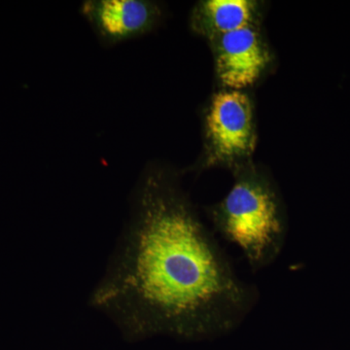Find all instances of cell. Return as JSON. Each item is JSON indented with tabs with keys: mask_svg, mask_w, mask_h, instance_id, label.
I'll list each match as a JSON object with an SVG mask.
<instances>
[{
	"mask_svg": "<svg viewBox=\"0 0 350 350\" xmlns=\"http://www.w3.org/2000/svg\"><path fill=\"white\" fill-rule=\"evenodd\" d=\"M169 165L145 167L128 222L90 304L138 334L209 337L234 330L258 301Z\"/></svg>",
	"mask_w": 350,
	"mask_h": 350,
	"instance_id": "cell-1",
	"label": "cell"
},
{
	"mask_svg": "<svg viewBox=\"0 0 350 350\" xmlns=\"http://www.w3.org/2000/svg\"><path fill=\"white\" fill-rule=\"evenodd\" d=\"M257 133L254 108L244 91L224 90L211 96L204 114V148L191 172L234 170L252 161Z\"/></svg>",
	"mask_w": 350,
	"mask_h": 350,
	"instance_id": "cell-3",
	"label": "cell"
},
{
	"mask_svg": "<svg viewBox=\"0 0 350 350\" xmlns=\"http://www.w3.org/2000/svg\"><path fill=\"white\" fill-rule=\"evenodd\" d=\"M261 4L253 0H202L190 14L191 31L207 42L222 34L260 25Z\"/></svg>",
	"mask_w": 350,
	"mask_h": 350,
	"instance_id": "cell-6",
	"label": "cell"
},
{
	"mask_svg": "<svg viewBox=\"0 0 350 350\" xmlns=\"http://www.w3.org/2000/svg\"><path fill=\"white\" fill-rule=\"evenodd\" d=\"M232 174V188L220 202L206 207V215L214 231L241 251L253 271H259L275 262L284 248V206L271 177L253 161Z\"/></svg>",
	"mask_w": 350,
	"mask_h": 350,
	"instance_id": "cell-2",
	"label": "cell"
},
{
	"mask_svg": "<svg viewBox=\"0 0 350 350\" xmlns=\"http://www.w3.org/2000/svg\"><path fill=\"white\" fill-rule=\"evenodd\" d=\"M80 13L107 47L150 33L165 16L162 4L150 0H86Z\"/></svg>",
	"mask_w": 350,
	"mask_h": 350,
	"instance_id": "cell-5",
	"label": "cell"
},
{
	"mask_svg": "<svg viewBox=\"0 0 350 350\" xmlns=\"http://www.w3.org/2000/svg\"><path fill=\"white\" fill-rule=\"evenodd\" d=\"M216 79L224 90L244 91L268 71L273 55L260 25H251L208 41Z\"/></svg>",
	"mask_w": 350,
	"mask_h": 350,
	"instance_id": "cell-4",
	"label": "cell"
}]
</instances>
